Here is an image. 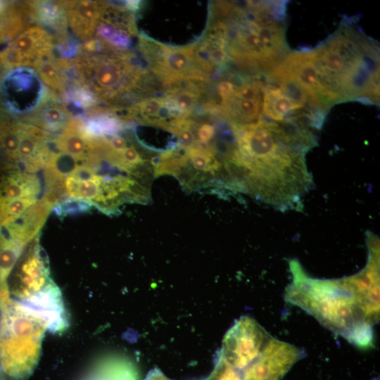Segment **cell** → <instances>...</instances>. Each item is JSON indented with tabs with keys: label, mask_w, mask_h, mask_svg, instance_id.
Returning a JSON list of instances; mask_svg holds the SVG:
<instances>
[{
	"label": "cell",
	"mask_w": 380,
	"mask_h": 380,
	"mask_svg": "<svg viewBox=\"0 0 380 380\" xmlns=\"http://www.w3.org/2000/svg\"><path fill=\"white\" fill-rule=\"evenodd\" d=\"M84 133L91 139L110 137L122 130L123 124L121 119L113 113H96L82 120Z\"/></svg>",
	"instance_id": "ac0fdd59"
},
{
	"label": "cell",
	"mask_w": 380,
	"mask_h": 380,
	"mask_svg": "<svg viewBox=\"0 0 380 380\" xmlns=\"http://www.w3.org/2000/svg\"><path fill=\"white\" fill-rule=\"evenodd\" d=\"M92 206L93 205L89 201L68 198L56 203L53 209L57 216L63 217L69 215L88 212Z\"/></svg>",
	"instance_id": "7402d4cb"
},
{
	"label": "cell",
	"mask_w": 380,
	"mask_h": 380,
	"mask_svg": "<svg viewBox=\"0 0 380 380\" xmlns=\"http://www.w3.org/2000/svg\"><path fill=\"white\" fill-rule=\"evenodd\" d=\"M367 246L369 257L365 267L341 281L355 298L367 322L373 326L379 319V246L375 236L367 238Z\"/></svg>",
	"instance_id": "ba28073f"
},
{
	"label": "cell",
	"mask_w": 380,
	"mask_h": 380,
	"mask_svg": "<svg viewBox=\"0 0 380 380\" xmlns=\"http://www.w3.org/2000/svg\"><path fill=\"white\" fill-rule=\"evenodd\" d=\"M303 356L300 348L272 337L258 356L239 372L241 380H279Z\"/></svg>",
	"instance_id": "9c48e42d"
},
{
	"label": "cell",
	"mask_w": 380,
	"mask_h": 380,
	"mask_svg": "<svg viewBox=\"0 0 380 380\" xmlns=\"http://www.w3.org/2000/svg\"><path fill=\"white\" fill-rule=\"evenodd\" d=\"M5 105L15 114H25L37 108L46 97L37 72L20 67L10 72L2 84Z\"/></svg>",
	"instance_id": "8fae6325"
},
{
	"label": "cell",
	"mask_w": 380,
	"mask_h": 380,
	"mask_svg": "<svg viewBox=\"0 0 380 380\" xmlns=\"http://www.w3.org/2000/svg\"><path fill=\"white\" fill-rule=\"evenodd\" d=\"M4 41H6L5 36L3 34L0 33V43Z\"/></svg>",
	"instance_id": "d4e9b609"
},
{
	"label": "cell",
	"mask_w": 380,
	"mask_h": 380,
	"mask_svg": "<svg viewBox=\"0 0 380 380\" xmlns=\"http://www.w3.org/2000/svg\"><path fill=\"white\" fill-rule=\"evenodd\" d=\"M80 43L73 37H68L67 34L58 37L55 50L62 58L68 60L75 56L80 51Z\"/></svg>",
	"instance_id": "603a6c76"
},
{
	"label": "cell",
	"mask_w": 380,
	"mask_h": 380,
	"mask_svg": "<svg viewBox=\"0 0 380 380\" xmlns=\"http://www.w3.org/2000/svg\"><path fill=\"white\" fill-rule=\"evenodd\" d=\"M263 80L260 75L229 73L217 84L220 116L232 125L245 126L262 120Z\"/></svg>",
	"instance_id": "8992f818"
},
{
	"label": "cell",
	"mask_w": 380,
	"mask_h": 380,
	"mask_svg": "<svg viewBox=\"0 0 380 380\" xmlns=\"http://www.w3.org/2000/svg\"><path fill=\"white\" fill-rule=\"evenodd\" d=\"M272 338L256 320L243 316L225 334L218 357L241 371L258 356Z\"/></svg>",
	"instance_id": "52a82bcc"
},
{
	"label": "cell",
	"mask_w": 380,
	"mask_h": 380,
	"mask_svg": "<svg viewBox=\"0 0 380 380\" xmlns=\"http://www.w3.org/2000/svg\"><path fill=\"white\" fill-rule=\"evenodd\" d=\"M65 2L68 22L72 31L83 40L90 39L99 24L102 3L92 1Z\"/></svg>",
	"instance_id": "9a60e30c"
},
{
	"label": "cell",
	"mask_w": 380,
	"mask_h": 380,
	"mask_svg": "<svg viewBox=\"0 0 380 380\" xmlns=\"http://www.w3.org/2000/svg\"><path fill=\"white\" fill-rule=\"evenodd\" d=\"M53 39L39 26L29 27L0 52V65L5 69L32 66L35 68L52 54Z\"/></svg>",
	"instance_id": "30bf717a"
},
{
	"label": "cell",
	"mask_w": 380,
	"mask_h": 380,
	"mask_svg": "<svg viewBox=\"0 0 380 380\" xmlns=\"http://www.w3.org/2000/svg\"><path fill=\"white\" fill-rule=\"evenodd\" d=\"M144 380H171L160 370L154 369L151 370Z\"/></svg>",
	"instance_id": "cb8c5ba5"
},
{
	"label": "cell",
	"mask_w": 380,
	"mask_h": 380,
	"mask_svg": "<svg viewBox=\"0 0 380 380\" xmlns=\"http://www.w3.org/2000/svg\"><path fill=\"white\" fill-rule=\"evenodd\" d=\"M65 103L69 106L68 111L82 113L83 110L91 108L96 104L97 97L85 85L76 82L67 87L64 91Z\"/></svg>",
	"instance_id": "d6986e66"
},
{
	"label": "cell",
	"mask_w": 380,
	"mask_h": 380,
	"mask_svg": "<svg viewBox=\"0 0 380 380\" xmlns=\"http://www.w3.org/2000/svg\"><path fill=\"white\" fill-rule=\"evenodd\" d=\"M37 202L34 197L0 202V229L15 222Z\"/></svg>",
	"instance_id": "ffe728a7"
},
{
	"label": "cell",
	"mask_w": 380,
	"mask_h": 380,
	"mask_svg": "<svg viewBox=\"0 0 380 380\" xmlns=\"http://www.w3.org/2000/svg\"><path fill=\"white\" fill-rule=\"evenodd\" d=\"M79 82L103 100L117 96L137 87L144 74L134 65L131 54L89 53L72 62Z\"/></svg>",
	"instance_id": "5b68a950"
},
{
	"label": "cell",
	"mask_w": 380,
	"mask_h": 380,
	"mask_svg": "<svg viewBox=\"0 0 380 380\" xmlns=\"http://www.w3.org/2000/svg\"><path fill=\"white\" fill-rule=\"evenodd\" d=\"M233 162L243 191L279 208L296 206L312 180L305 153L316 138L260 120L234 129Z\"/></svg>",
	"instance_id": "6da1fadb"
},
{
	"label": "cell",
	"mask_w": 380,
	"mask_h": 380,
	"mask_svg": "<svg viewBox=\"0 0 380 380\" xmlns=\"http://www.w3.org/2000/svg\"><path fill=\"white\" fill-rule=\"evenodd\" d=\"M315 94L329 110L346 101L379 103V49L350 20L308 49Z\"/></svg>",
	"instance_id": "7a4b0ae2"
},
{
	"label": "cell",
	"mask_w": 380,
	"mask_h": 380,
	"mask_svg": "<svg viewBox=\"0 0 380 380\" xmlns=\"http://www.w3.org/2000/svg\"><path fill=\"white\" fill-rule=\"evenodd\" d=\"M286 1L219 3L224 18L227 51L239 68L265 75L289 54L285 38Z\"/></svg>",
	"instance_id": "3957f363"
},
{
	"label": "cell",
	"mask_w": 380,
	"mask_h": 380,
	"mask_svg": "<svg viewBox=\"0 0 380 380\" xmlns=\"http://www.w3.org/2000/svg\"><path fill=\"white\" fill-rule=\"evenodd\" d=\"M0 370H1V369H0ZM0 380H2L1 374V371H0Z\"/></svg>",
	"instance_id": "484cf974"
},
{
	"label": "cell",
	"mask_w": 380,
	"mask_h": 380,
	"mask_svg": "<svg viewBox=\"0 0 380 380\" xmlns=\"http://www.w3.org/2000/svg\"><path fill=\"white\" fill-rule=\"evenodd\" d=\"M85 380H134V376L125 366L108 364L96 367Z\"/></svg>",
	"instance_id": "44dd1931"
},
{
	"label": "cell",
	"mask_w": 380,
	"mask_h": 380,
	"mask_svg": "<svg viewBox=\"0 0 380 380\" xmlns=\"http://www.w3.org/2000/svg\"><path fill=\"white\" fill-rule=\"evenodd\" d=\"M28 14L41 25L58 34H66L67 8L65 1H35L26 3Z\"/></svg>",
	"instance_id": "2e32d148"
},
{
	"label": "cell",
	"mask_w": 380,
	"mask_h": 380,
	"mask_svg": "<svg viewBox=\"0 0 380 380\" xmlns=\"http://www.w3.org/2000/svg\"><path fill=\"white\" fill-rule=\"evenodd\" d=\"M0 202L24 198H37L41 191L38 177L17 166L2 163L0 167Z\"/></svg>",
	"instance_id": "4fadbf2b"
},
{
	"label": "cell",
	"mask_w": 380,
	"mask_h": 380,
	"mask_svg": "<svg viewBox=\"0 0 380 380\" xmlns=\"http://www.w3.org/2000/svg\"><path fill=\"white\" fill-rule=\"evenodd\" d=\"M52 142L59 152L82 163L87 161L93 151V139L84 133L82 120H69Z\"/></svg>",
	"instance_id": "5bb4252c"
},
{
	"label": "cell",
	"mask_w": 380,
	"mask_h": 380,
	"mask_svg": "<svg viewBox=\"0 0 380 380\" xmlns=\"http://www.w3.org/2000/svg\"><path fill=\"white\" fill-rule=\"evenodd\" d=\"M48 267L43 259L38 240L23 251L6 284V295L24 300L29 296L30 286L43 284L48 279Z\"/></svg>",
	"instance_id": "7c38bea8"
},
{
	"label": "cell",
	"mask_w": 380,
	"mask_h": 380,
	"mask_svg": "<svg viewBox=\"0 0 380 380\" xmlns=\"http://www.w3.org/2000/svg\"><path fill=\"white\" fill-rule=\"evenodd\" d=\"M290 267L293 280L285 293L289 303L301 308L350 343L363 348L372 346L373 326L367 322L341 279L312 278L295 260Z\"/></svg>",
	"instance_id": "277c9868"
},
{
	"label": "cell",
	"mask_w": 380,
	"mask_h": 380,
	"mask_svg": "<svg viewBox=\"0 0 380 380\" xmlns=\"http://www.w3.org/2000/svg\"><path fill=\"white\" fill-rule=\"evenodd\" d=\"M70 114L64 104L54 100H45L34 119V123L48 133L61 132L68 122Z\"/></svg>",
	"instance_id": "e0dca14e"
}]
</instances>
